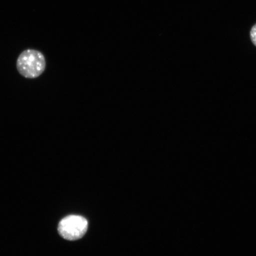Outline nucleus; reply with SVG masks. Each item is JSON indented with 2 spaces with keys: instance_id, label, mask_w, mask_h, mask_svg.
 <instances>
[{
  "instance_id": "nucleus-1",
  "label": "nucleus",
  "mask_w": 256,
  "mask_h": 256,
  "mask_svg": "<svg viewBox=\"0 0 256 256\" xmlns=\"http://www.w3.org/2000/svg\"><path fill=\"white\" fill-rule=\"evenodd\" d=\"M46 67V60L43 54L36 50L24 51L17 60L18 72L25 78H38L44 72Z\"/></svg>"
},
{
  "instance_id": "nucleus-2",
  "label": "nucleus",
  "mask_w": 256,
  "mask_h": 256,
  "mask_svg": "<svg viewBox=\"0 0 256 256\" xmlns=\"http://www.w3.org/2000/svg\"><path fill=\"white\" fill-rule=\"evenodd\" d=\"M88 229L87 220L79 216H70L64 218L58 225V232L60 236L71 241L82 238Z\"/></svg>"
},
{
  "instance_id": "nucleus-3",
  "label": "nucleus",
  "mask_w": 256,
  "mask_h": 256,
  "mask_svg": "<svg viewBox=\"0 0 256 256\" xmlns=\"http://www.w3.org/2000/svg\"><path fill=\"white\" fill-rule=\"evenodd\" d=\"M250 34L252 43L256 46V24L252 28Z\"/></svg>"
}]
</instances>
